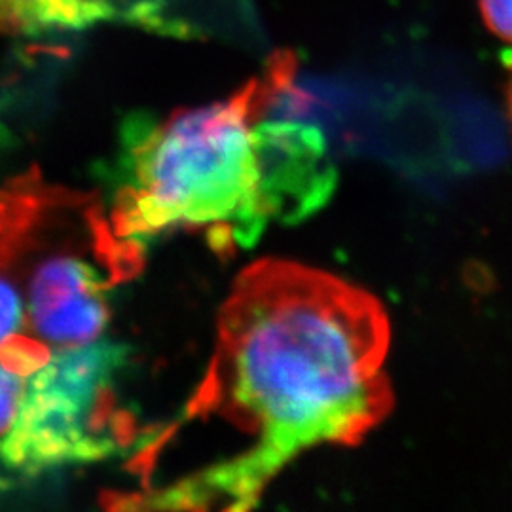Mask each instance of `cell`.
I'll return each mask as SVG.
<instances>
[{"label": "cell", "mask_w": 512, "mask_h": 512, "mask_svg": "<svg viewBox=\"0 0 512 512\" xmlns=\"http://www.w3.org/2000/svg\"><path fill=\"white\" fill-rule=\"evenodd\" d=\"M384 304L338 275L264 258L222 304L215 351L179 420L160 433L222 431L228 450L194 475L114 495L124 511H245L302 452L355 446L395 406Z\"/></svg>", "instance_id": "6da1fadb"}, {"label": "cell", "mask_w": 512, "mask_h": 512, "mask_svg": "<svg viewBox=\"0 0 512 512\" xmlns=\"http://www.w3.org/2000/svg\"><path fill=\"white\" fill-rule=\"evenodd\" d=\"M293 74V55H274L262 76L224 101L160 122L133 120L114 232L139 243L188 226L207 230L220 249L249 247L272 220L304 219L325 205L336 173L321 133L266 120Z\"/></svg>", "instance_id": "7a4b0ae2"}, {"label": "cell", "mask_w": 512, "mask_h": 512, "mask_svg": "<svg viewBox=\"0 0 512 512\" xmlns=\"http://www.w3.org/2000/svg\"><path fill=\"white\" fill-rule=\"evenodd\" d=\"M129 348L99 342L55 349L23 389L18 416L0 439V459L27 475L107 459L139 435L118 380Z\"/></svg>", "instance_id": "3957f363"}, {"label": "cell", "mask_w": 512, "mask_h": 512, "mask_svg": "<svg viewBox=\"0 0 512 512\" xmlns=\"http://www.w3.org/2000/svg\"><path fill=\"white\" fill-rule=\"evenodd\" d=\"M23 281L27 332L55 349L99 340L109 325V291L141 268L139 243L122 239L107 224L86 247L63 243L42 253Z\"/></svg>", "instance_id": "277c9868"}, {"label": "cell", "mask_w": 512, "mask_h": 512, "mask_svg": "<svg viewBox=\"0 0 512 512\" xmlns=\"http://www.w3.org/2000/svg\"><path fill=\"white\" fill-rule=\"evenodd\" d=\"M112 12V0H0V35L82 29Z\"/></svg>", "instance_id": "5b68a950"}, {"label": "cell", "mask_w": 512, "mask_h": 512, "mask_svg": "<svg viewBox=\"0 0 512 512\" xmlns=\"http://www.w3.org/2000/svg\"><path fill=\"white\" fill-rule=\"evenodd\" d=\"M35 370L37 363L29 351L19 346L0 348V439L16 420L27 378Z\"/></svg>", "instance_id": "8992f818"}, {"label": "cell", "mask_w": 512, "mask_h": 512, "mask_svg": "<svg viewBox=\"0 0 512 512\" xmlns=\"http://www.w3.org/2000/svg\"><path fill=\"white\" fill-rule=\"evenodd\" d=\"M478 8L488 31L512 44V0H478Z\"/></svg>", "instance_id": "52a82bcc"}, {"label": "cell", "mask_w": 512, "mask_h": 512, "mask_svg": "<svg viewBox=\"0 0 512 512\" xmlns=\"http://www.w3.org/2000/svg\"><path fill=\"white\" fill-rule=\"evenodd\" d=\"M507 109H509V118L512 122V59L509 63V82H507Z\"/></svg>", "instance_id": "ba28073f"}]
</instances>
